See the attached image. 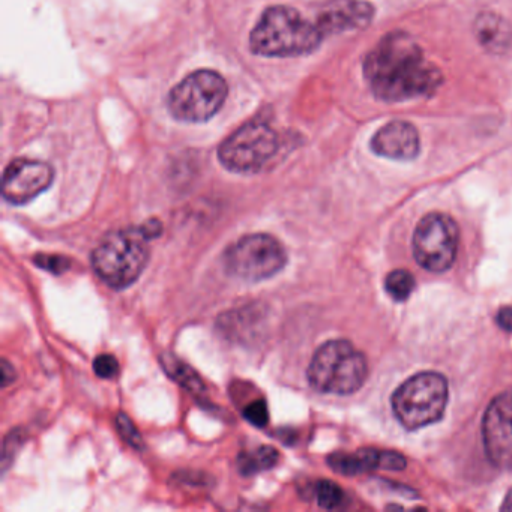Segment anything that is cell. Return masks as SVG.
<instances>
[{"label":"cell","instance_id":"obj_15","mask_svg":"<svg viewBox=\"0 0 512 512\" xmlns=\"http://www.w3.org/2000/svg\"><path fill=\"white\" fill-rule=\"evenodd\" d=\"M475 34L488 52H505L512 41L511 26L493 13L479 14L475 22Z\"/></svg>","mask_w":512,"mask_h":512},{"label":"cell","instance_id":"obj_1","mask_svg":"<svg viewBox=\"0 0 512 512\" xmlns=\"http://www.w3.org/2000/svg\"><path fill=\"white\" fill-rule=\"evenodd\" d=\"M364 76L374 97L386 103L431 97L443 82L442 71L406 32H391L377 43L365 58Z\"/></svg>","mask_w":512,"mask_h":512},{"label":"cell","instance_id":"obj_26","mask_svg":"<svg viewBox=\"0 0 512 512\" xmlns=\"http://www.w3.org/2000/svg\"><path fill=\"white\" fill-rule=\"evenodd\" d=\"M496 323L502 331L512 334V307H503L497 311Z\"/></svg>","mask_w":512,"mask_h":512},{"label":"cell","instance_id":"obj_12","mask_svg":"<svg viewBox=\"0 0 512 512\" xmlns=\"http://www.w3.org/2000/svg\"><path fill=\"white\" fill-rule=\"evenodd\" d=\"M374 17V7L365 0H332L320 11L316 25L323 37L367 28Z\"/></svg>","mask_w":512,"mask_h":512},{"label":"cell","instance_id":"obj_22","mask_svg":"<svg viewBox=\"0 0 512 512\" xmlns=\"http://www.w3.org/2000/svg\"><path fill=\"white\" fill-rule=\"evenodd\" d=\"M34 263L44 271L52 272V274H64L71 266L70 259L53 256V254H38V256H35Z\"/></svg>","mask_w":512,"mask_h":512},{"label":"cell","instance_id":"obj_2","mask_svg":"<svg viewBox=\"0 0 512 512\" xmlns=\"http://www.w3.org/2000/svg\"><path fill=\"white\" fill-rule=\"evenodd\" d=\"M316 23L286 5L269 7L250 35V49L263 58H296L313 53L322 44Z\"/></svg>","mask_w":512,"mask_h":512},{"label":"cell","instance_id":"obj_3","mask_svg":"<svg viewBox=\"0 0 512 512\" xmlns=\"http://www.w3.org/2000/svg\"><path fill=\"white\" fill-rule=\"evenodd\" d=\"M149 239L139 227L107 233L92 253V268L101 281L115 290L133 286L149 263Z\"/></svg>","mask_w":512,"mask_h":512},{"label":"cell","instance_id":"obj_9","mask_svg":"<svg viewBox=\"0 0 512 512\" xmlns=\"http://www.w3.org/2000/svg\"><path fill=\"white\" fill-rule=\"evenodd\" d=\"M458 241L457 223L449 215L433 212L419 221L413 233V256L427 271L445 272L457 256Z\"/></svg>","mask_w":512,"mask_h":512},{"label":"cell","instance_id":"obj_18","mask_svg":"<svg viewBox=\"0 0 512 512\" xmlns=\"http://www.w3.org/2000/svg\"><path fill=\"white\" fill-rule=\"evenodd\" d=\"M385 289L394 301H406L415 290V278L409 271L397 269V271L389 272L385 280Z\"/></svg>","mask_w":512,"mask_h":512},{"label":"cell","instance_id":"obj_23","mask_svg":"<svg viewBox=\"0 0 512 512\" xmlns=\"http://www.w3.org/2000/svg\"><path fill=\"white\" fill-rule=\"evenodd\" d=\"M94 371L95 374L100 377V379H115V377H118L119 374L118 359H116L113 355H107V353H103V355L97 356V358H95Z\"/></svg>","mask_w":512,"mask_h":512},{"label":"cell","instance_id":"obj_7","mask_svg":"<svg viewBox=\"0 0 512 512\" xmlns=\"http://www.w3.org/2000/svg\"><path fill=\"white\" fill-rule=\"evenodd\" d=\"M223 265L230 277L259 283L283 271L287 265L286 248L274 236L254 233L227 248Z\"/></svg>","mask_w":512,"mask_h":512},{"label":"cell","instance_id":"obj_8","mask_svg":"<svg viewBox=\"0 0 512 512\" xmlns=\"http://www.w3.org/2000/svg\"><path fill=\"white\" fill-rule=\"evenodd\" d=\"M229 95L221 74L200 70L185 77L170 91L167 106L173 118L182 122H206L220 112Z\"/></svg>","mask_w":512,"mask_h":512},{"label":"cell","instance_id":"obj_5","mask_svg":"<svg viewBox=\"0 0 512 512\" xmlns=\"http://www.w3.org/2000/svg\"><path fill=\"white\" fill-rule=\"evenodd\" d=\"M448 398L449 389L445 377L424 371L398 386L392 395V410L407 430H418L442 418Z\"/></svg>","mask_w":512,"mask_h":512},{"label":"cell","instance_id":"obj_13","mask_svg":"<svg viewBox=\"0 0 512 512\" xmlns=\"http://www.w3.org/2000/svg\"><path fill=\"white\" fill-rule=\"evenodd\" d=\"M371 149L380 157L391 160L407 161L418 157L421 142L419 134L412 124L406 121H394L383 125L373 139Z\"/></svg>","mask_w":512,"mask_h":512},{"label":"cell","instance_id":"obj_17","mask_svg":"<svg viewBox=\"0 0 512 512\" xmlns=\"http://www.w3.org/2000/svg\"><path fill=\"white\" fill-rule=\"evenodd\" d=\"M161 364H163L166 373L169 374L175 382H178L179 385L187 388L191 394H193V392L194 394H203V391H205V385H203L199 374H197L193 368L188 367L185 362L175 358V355H170V353L163 355Z\"/></svg>","mask_w":512,"mask_h":512},{"label":"cell","instance_id":"obj_25","mask_svg":"<svg viewBox=\"0 0 512 512\" xmlns=\"http://www.w3.org/2000/svg\"><path fill=\"white\" fill-rule=\"evenodd\" d=\"M139 229L146 236V239L151 241V239L160 238L161 233H163V224L157 218H151V220L145 221Z\"/></svg>","mask_w":512,"mask_h":512},{"label":"cell","instance_id":"obj_10","mask_svg":"<svg viewBox=\"0 0 512 512\" xmlns=\"http://www.w3.org/2000/svg\"><path fill=\"white\" fill-rule=\"evenodd\" d=\"M53 181L55 170L50 164L19 158L5 169L2 196L11 205L23 206L49 190Z\"/></svg>","mask_w":512,"mask_h":512},{"label":"cell","instance_id":"obj_24","mask_svg":"<svg viewBox=\"0 0 512 512\" xmlns=\"http://www.w3.org/2000/svg\"><path fill=\"white\" fill-rule=\"evenodd\" d=\"M23 443V434L22 431L16 430L11 431L10 436L5 439L4 443V458H2V466H4V470L10 466L11 458H13L14 454H17L19 451V446Z\"/></svg>","mask_w":512,"mask_h":512},{"label":"cell","instance_id":"obj_28","mask_svg":"<svg viewBox=\"0 0 512 512\" xmlns=\"http://www.w3.org/2000/svg\"><path fill=\"white\" fill-rule=\"evenodd\" d=\"M503 511H512V490L506 494L505 502L502 505Z\"/></svg>","mask_w":512,"mask_h":512},{"label":"cell","instance_id":"obj_16","mask_svg":"<svg viewBox=\"0 0 512 512\" xmlns=\"http://www.w3.org/2000/svg\"><path fill=\"white\" fill-rule=\"evenodd\" d=\"M280 454L274 446H260L251 452H242L238 457V469L244 476L256 475L277 466Z\"/></svg>","mask_w":512,"mask_h":512},{"label":"cell","instance_id":"obj_20","mask_svg":"<svg viewBox=\"0 0 512 512\" xmlns=\"http://www.w3.org/2000/svg\"><path fill=\"white\" fill-rule=\"evenodd\" d=\"M116 425H118L119 434H121L122 439H124L125 442L130 443V445L136 449L145 448L142 434L139 433L134 422L128 418L127 413H118V416H116Z\"/></svg>","mask_w":512,"mask_h":512},{"label":"cell","instance_id":"obj_27","mask_svg":"<svg viewBox=\"0 0 512 512\" xmlns=\"http://www.w3.org/2000/svg\"><path fill=\"white\" fill-rule=\"evenodd\" d=\"M0 379H2V388H7L16 380V370L10 364L8 359H2V368H0Z\"/></svg>","mask_w":512,"mask_h":512},{"label":"cell","instance_id":"obj_19","mask_svg":"<svg viewBox=\"0 0 512 512\" xmlns=\"http://www.w3.org/2000/svg\"><path fill=\"white\" fill-rule=\"evenodd\" d=\"M314 497L320 508L337 509L343 505L344 493L340 485L332 481H319L314 484Z\"/></svg>","mask_w":512,"mask_h":512},{"label":"cell","instance_id":"obj_4","mask_svg":"<svg viewBox=\"0 0 512 512\" xmlns=\"http://www.w3.org/2000/svg\"><path fill=\"white\" fill-rule=\"evenodd\" d=\"M367 376V358L346 340L322 344L307 370L308 382L323 394H353L364 385Z\"/></svg>","mask_w":512,"mask_h":512},{"label":"cell","instance_id":"obj_11","mask_svg":"<svg viewBox=\"0 0 512 512\" xmlns=\"http://www.w3.org/2000/svg\"><path fill=\"white\" fill-rule=\"evenodd\" d=\"M482 440L494 466L512 467V392L497 395L485 410Z\"/></svg>","mask_w":512,"mask_h":512},{"label":"cell","instance_id":"obj_21","mask_svg":"<svg viewBox=\"0 0 512 512\" xmlns=\"http://www.w3.org/2000/svg\"><path fill=\"white\" fill-rule=\"evenodd\" d=\"M242 415H244V418L247 419L250 424H253L254 427L265 428L269 422L268 404H266V401L262 400V398L254 400L253 403L244 407Z\"/></svg>","mask_w":512,"mask_h":512},{"label":"cell","instance_id":"obj_14","mask_svg":"<svg viewBox=\"0 0 512 512\" xmlns=\"http://www.w3.org/2000/svg\"><path fill=\"white\" fill-rule=\"evenodd\" d=\"M328 464L334 472L355 476L374 469L401 470L406 467V460L397 452L362 449L355 454H332L328 458Z\"/></svg>","mask_w":512,"mask_h":512},{"label":"cell","instance_id":"obj_6","mask_svg":"<svg viewBox=\"0 0 512 512\" xmlns=\"http://www.w3.org/2000/svg\"><path fill=\"white\" fill-rule=\"evenodd\" d=\"M277 131L265 121H250L221 143L218 158L227 170L242 175L262 172L280 152Z\"/></svg>","mask_w":512,"mask_h":512}]
</instances>
